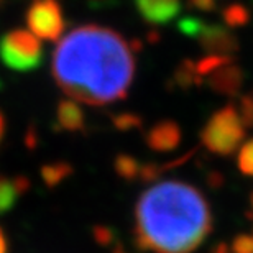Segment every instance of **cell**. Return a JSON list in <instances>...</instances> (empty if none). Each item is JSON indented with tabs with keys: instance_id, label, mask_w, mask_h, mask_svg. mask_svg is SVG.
<instances>
[{
	"instance_id": "obj_27",
	"label": "cell",
	"mask_w": 253,
	"mask_h": 253,
	"mask_svg": "<svg viewBox=\"0 0 253 253\" xmlns=\"http://www.w3.org/2000/svg\"><path fill=\"white\" fill-rule=\"evenodd\" d=\"M119 253H124V252H119Z\"/></svg>"
},
{
	"instance_id": "obj_14",
	"label": "cell",
	"mask_w": 253,
	"mask_h": 253,
	"mask_svg": "<svg viewBox=\"0 0 253 253\" xmlns=\"http://www.w3.org/2000/svg\"><path fill=\"white\" fill-rule=\"evenodd\" d=\"M234 61V56H224V54H207V56L201 58L199 61H196V71L202 79L207 78L212 71L224 66L227 63Z\"/></svg>"
},
{
	"instance_id": "obj_23",
	"label": "cell",
	"mask_w": 253,
	"mask_h": 253,
	"mask_svg": "<svg viewBox=\"0 0 253 253\" xmlns=\"http://www.w3.org/2000/svg\"><path fill=\"white\" fill-rule=\"evenodd\" d=\"M7 252H8V244H7V239H5L3 230L0 229V253H7Z\"/></svg>"
},
{
	"instance_id": "obj_16",
	"label": "cell",
	"mask_w": 253,
	"mask_h": 253,
	"mask_svg": "<svg viewBox=\"0 0 253 253\" xmlns=\"http://www.w3.org/2000/svg\"><path fill=\"white\" fill-rule=\"evenodd\" d=\"M204 27H206V23L197 17H184V18H181L179 23H178L179 32L183 35H186V37H189V38L199 37L201 32L204 30Z\"/></svg>"
},
{
	"instance_id": "obj_20",
	"label": "cell",
	"mask_w": 253,
	"mask_h": 253,
	"mask_svg": "<svg viewBox=\"0 0 253 253\" xmlns=\"http://www.w3.org/2000/svg\"><path fill=\"white\" fill-rule=\"evenodd\" d=\"M115 124H117L119 128L122 130H130L133 128V126H138L141 124V120L138 115H133V114H122L119 115L117 120H115Z\"/></svg>"
},
{
	"instance_id": "obj_22",
	"label": "cell",
	"mask_w": 253,
	"mask_h": 253,
	"mask_svg": "<svg viewBox=\"0 0 253 253\" xmlns=\"http://www.w3.org/2000/svg\"><path fill=\"white\" fill-rule=\"evenodd\" d=\"M207 181H209V186L214 189H219L222 184H224V176L220 173H217V171H212V173L207 176Z\"/></svg>"
},
{
	"instance_id": "obj_2",
	"label": "cell",
	"mask_w": 253,
	"mask_h": 253,
	"mask_svg": "<svg viewBox=\"0 0 253 253\" xmlns=\"http://www.w3.org/2000/svg\"><path fill=\"white\" fill-rule=\"evenodd\" d=\"M212 230L204 194L183 181L146 189L135 206V244L153 253H191Z\"/></svg>"
},
{
	"instance_id": "obj_1",
	"label": "cell",
	"mask_w": 253,
	"mask_h": 253,
	"mask_svg": "<svg viewBox=\"0 0 253 253\" xmlns=\"http://www.w3.org/2000/svg\"><path fill=\"white\" fill-rule=\"evenodd\" d=\"M135 51L112 28L85 25L59 40L53 53V78L66 95L87 105L112 104L128 94Z\"/></svg>"
},
{
	"instance_id": "obj_11",
	"label": "cell",
	"mask_w": 253,
	"mask_h": 253,
	"mask_svg": "<svg viewBox=\"0 0 253 253\" xmlns=\"http://www.w3.org/2000/svg\"><path fill=\"white\" fill-rule=\"evenodd\" d=\"M28 189V181L18 176V178H7L0 174V214L10 211L17 204V201Z\"/></svg>"
},
{
	"instance_id": "obj_25",
	"label": "cell",
	"mask_w": 253,
	"mask_h": 253,
	"mask_svg": "<svg viewBox=\"0 0 253 253\" xmlns=\"http://www.w3.org/2000/svg\"><path fill=\"white\" fill-rule=\"evenodd\" d=\"M3 133H5V119H3V114L0 112V141L3 138Z\"/></svg>"
},
{
	"instance_id": "obj_15",
	"label": "cell",
	"mask_w": 253,
	"mask_h": 253,
	"mask_svg": "<svg viewBox=\"0 0 253 253\" xmlns=\"http://www.w3.org/2000/svg\"><path fill=\"white\" fill-rule=\"evenodd\" d=\"M115 166H117V173L126 179H133L140 174L138 161L131 158V156H125V155L119 156L117 161H115Z\"/></svg>"
},
{
	"instance_id": "obj_18",
	"label": "cell",
	"mask_w": 253,
	"mask_h": 253,
	"mask_svg": "<svg viewBox=\"0 0 253 253\" xmlns=\"http://www.w3.org/2000/svg\"><path fill=\"white\" fill-rule=\"evenodd\" d=\"M237 110H239V115L244 125L249 126V128H253V94L242 95Z\"/></svg>"
},
{
	"instance_id": "obj_17",
	"label": "cell",
	"mask_w": 253,
	"mask_h": 253,
	"mask_svg": "<svg viewBox=\"0 0 253 253\" xmlns=\"http://www.w3.org/2000/svg\"><path fill=\"white\" fill-rule=\"evenodd\" d=\"M239 168L242 174L253 176V138L240 148L239 153Z\"/></svg>"
},
{
	"instance_id": "obj_8",
	"label": "cell",
	"mask_w": 253,
	"mask_h": 253,
	"mask_svg": "<svg viewBox=\"0 0 253 253\" xmlns=\"http://www.w3.org/2000/svg\"><path fill=\"white\" fill-rule=\"evenodd\" d=\"M136 12L148 25L161 27L169 23L181 12V0H133Z\"/></svg>"
},
{
	"instance_id": "obj_13",
	"label": "cell",
	"mask_w": 253,
	"mask_h": 253,
	"mask_svg": "<svg viewBox=\"0 0 253 253\" xmlns=\"http://www.w3.org/2000/svg\"><path fill=\"white\" fill-rule=\"evenodd\" d=\"M202 81L204 79L196 71V63L191 61V59H184L178 66V69L174 71V83L184 90L194 87V85H201Z\"/></svg>"
},
{
	"instance_id": "obj_10",
	"label": "cell",
	"mask_w": 253,
	"mask_h": 253,
	"mask_svg": "<svg viewBox=\"0 0 253 253\" xmlns=\"http://www.w3.org/2000/svg\"><path fill=\"white\" fill-rule=\"evenodd\" d=\"M56 120L59 126L66 131H81L85 124L83 109L74 99H64L58 104Z\"/></svg>"
},
{
	"instance_id": "obj_4",
	"label": "cell",
	"mask_w": 253,
	"mask_h": 253,
	"mask_svg": "<svg viewBox=\"0 0 253 253\" xmlns=\"http://www.w3.org/2000/svg\"><path fill=\"white\" fill-rule=\"evenodd\" d=\"M0 59L8 69L32 73L43 61V46L30 30H12L0 38Z\"/></svg>"
},
{
	"instance_id": "obj_26",
	"label": "cell",
	"mask_w": 253,
	"mask_h": 253,
	"mask_svg": "<svg viewBox=\"0 0 253 253\" xmlns=\"http://www.w3.org/2000/svg\"><path fill=\"white\" fill-rule=\"evenodd\" d=\"M249 217L253 219V191L250 192V212H249Z\"/></svg>"
},
{
	"instance_id": "obj_12",
	"label": "cell",
	"mask_w": 253,
	"mask_h": 253,
	"mask_svg": "<svg viewBox=\"0 0 253 253\" xmlns=\"http://www.w3.org/2000/svg\"><path fill=\"white\" fill-rule=\"evenodd\" d=\"M250 10L242 3H229L222 8V20L227 28H242L250 22Z\"/></svg>"
},
{
	"instance_id": "obj_7",
	"label": "cell",
	"mask_w": 253,
	"mask_h": 253,
	"mask_svg": "<svg viewBox=\"0 0 253 253\" xmlns=\"http://www.w3.org/2000/svg\"><path fill=\"white\" fill-rule=\"evenodd\" d=\"M244 69L234 61L227 63L207 76V84L215 94L225 95V97H235L240 94V89L244 85Z\"/></svg>"
},
{
	"instance_id": "obj_5",
	"label": "cell",
	"mask_w": 253,
	"mask_h": 253,
	"mask_svg": "<svg viewBox=\"0 0 253 253\" xmlns=\"http://www.w3.org/2000/svg\"><path fill=\"white\" fill-rule=\"evenodd\" d=\"M27 25L37 38L56 42L66 28L61 5L56 0H33L27 10Z\"/></svg>"
},
{
	"instance_id": "obj_3",
	"label": "cell",
	"mask_w": 253,
	"mask_h": 253,
	"mask_svg": "<svg viewBox=\"0 0 253 253\" xmlns=\"http://www.w3.org/2000/svg\"><path fill=\"white\" fill-rule=\"evenodd\" d=\"M245 138V125L234 104L212 114L201 131V141L207 150L220 156L234 155Z\"/></svg>"
},
{
	"instance_id": "obj_28",
	"label": "cell",
	"mask_w": 253,
	"mask_h": 253,
	"mask_svg": "<svg viewBox=\"0 0 253 253\" xmlns=\"http://www.w3.org/2000/svg\"><path fill=\"white\" fill-rule=\"evenodd\" d=\"M0 2H3V0H0Z\"/></svg>"
},
{
	"instance_id": "obj_19",
	"label": "cell",
	"mask_w": 253,
	"mask_h": 253,
	"mask_svg": "<svg viewBox=\"0 0 253 253\" xmlns=\"http://www.w3.org/2000/svg\"><path fill=\"white\" fill-rule=\"evenodd\" d=\"M232 253H253V237L242 234L232 242Z\"/></svg>"
},
{
	"instance_id": "obj_21",
	"label": "cell",
	"mask_w": 253,
	"mask_h": 253,
	"mask_svg": "<svg viewBox=\"0 0 253 253\" xmlns=\"http://www.w3.org/2000/svg\"><path fill=\"white\" fill-rule=\"evenodd\" d=\"M189 7L202 13H211L217 8L215 0H188Z\"/></svg>"
},
{
	"instance_id": "obj_24",
	"label": "cell",
	"mask_w": 253,
	"mask_h": 253,
	"mask_svg": "<svg viewBox=\"0 0 253 253\" xmlns=\"http://www.w3.org/2000/svg\"><path fill=\"white\" fill-rule=\"evenodd\" d=\"M211 253H232V250H229V247H227L225 244H219L214 247V250H212Z\"/></svg>"
},
{
	"instance_id": "obj_6",
	"label": "cell",
	"mask_w": 253,
	"mask_h": 253,
	"mask_svg": "<svg viewBox=\"0 0 253 253\" xmlns=\"http://www.w3.org/2000/svg\"><path fill=\"white\" fill-rule=\"evenodd\" d=\"M199 46L207 54H224V56H234L239 51L240 43L239 38L227 28L225 25H207L196 38Z\"/></svg>"
},
{
	"instance_id": "obj_9",
	"label": "cell",
	"mask_w": 253,
	"mask_h": 253,
	"mask_svg": "<svg viewBox=\"0 0 253 253\" xmlns=\"http://www.w3.org/2000/svg\"><path fill=\"white\" fill-rule=\"evenodd\" d=\"M145 140L153 151H173L181 143V128L174 120H161L146 131Z\"/></svg>"
}]
</instances>
